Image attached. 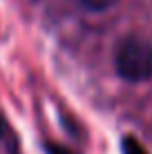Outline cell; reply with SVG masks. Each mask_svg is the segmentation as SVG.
Wrapping results in <instances>:
<instances>
[{
  "label": "cell",
  "mask_w": 152,
  "mask_h": 154,
  "mask_svg": "<svg viewBox=\"0 0 152 154\" xmlns=\"http://www.w3.org/2000/svg\"><path fill=\"white\" fill-rule=\"evenodd\" d=\"M45 152L47 154H76V152H72L70 147L60 145V143H51V141H45Z\"/></svg>",
  "instance_id": "obj_4"
},
{
  "label": "cell",
  "mask_w": 152,
  "mask_h": 154,
  "mask_svg": "<svg viewBox=\"0 0 152 154\" xmlns=\"http://www.w3.org/2000/svg\"><path fill=\"white\" fill-rule=\"evenodd\" d=\"M114 2H116V0H83V5H85L87 9H92V11H105Z\"/></svg>",
  "instance_id": "obj_3"
},
{
  "label": "cell",
  "mask_w": 152,
  "mask_h": 154,
  "mask_svg": "<svg viewBox=\"0 0 152 154\" xmlns=\"http://www.w3.org/2000/svg\"><path fill=\"white\" fill-rule=\"evenodd\" d=\"M5 134V119H2V114H0V136Z\"/></svg>",
  "instance_id": "obj_5"
},
{
  "label": "cell",
  "mask_w": 152,
  "mask_h": 154,
  "mask_svg": "<svg viewBox=\"0 0 152 154\" xmlns=\"http://www.w3.org/2000/svg\"><path fill=\"white\" fill-rule=\"evenodd\" d=\"M114 67L123 81L143 83L152 78V42L139 36H130L121 40L116 54H114Z\"/></svg>",
  "instance_id": "obj_1"
},
{
  "label": "cell",
  "mask_w": 152,
  "mask_h": 154,
  "mask_svg": "<svg viewBox=\"0 0 152 154\" xmlns=\"http://www.w3.org/2000/svg\"><path fill=\"white\" fill-rule=\"evenodd\" d=\"M121 150H123V154H148V150L132 136H125L121 141Z\"/></svg>",
  "instance_id": "obj_2"
}]
</instances>
